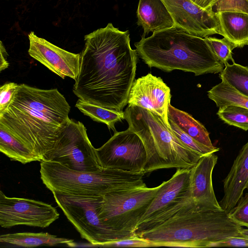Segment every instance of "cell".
<instances>
[{
    "instance_id": "484cf974",
    "label": "cell",
    "mask_w": 248,
    "mask_h": 248,
    "mask_svg": "<svg viewBox=\"0 0 248 248\" xmlns=\"http://www.w3.org/2000/svg\"><path fill=\"white\" fill-rule=\"evenodd\" d=\"M217 114L225 123L248 130V108L235 105L219 108Z\"/></svg>"
},
{
    "instance_id": "8d00e7d4",
    "label": "cell",
    "mask_w": 248,
    "mask_h": 248,
    "mask_svg": "<svg viewBox=\"0 0 248 248\" xmlns=\"http://www.w3.org/2000/svg\"><path fill=\"white\" fill-rule=\"evenodd\" d=\"M247 189H248V187H247Z\"/></svg>"
},
{
    "instance_id": "d6a6232c",
    "label": "cell",
    "mask_w": 248,
    "mask_h": 248,
    "mask_svg": "<svg viewBox=\"0 0 248 248\" xmlns=\"http://www.w3.org/2000/svg\"><path fill=\"white\" fill-rule=\"evenodd\" d=\"M248 247V237L240 236L229 237L211 246V247Z\"/></svg>"
},
{
    "instance_id": "44dd1931",
    "label": "cell",
    "mask_w": 248,
    "mask_h": 248,
    "mask_svg": "<svg viewBox=\"0 0 248 248\" xmlns=\"http://www.w3.org/2000/svg\"><path fill=\"white\" fill-rule=\"evenodd\" d=\"M168 118L183 131L198 142L212 149L217 148L213 145L209 134L205 127L189 114L170 104Z\"/></svg>"
},
{
    "instance_id": "f1b7e54d",
    "label": "cell",
    "mask_w": 248,
    "mask_h": 248,
    "mask_svg": "<svg viewBox=\"0 0 248 248\" xmlns=\"http://www.w3.org/2000/svg\"><path fill=\"white\" fill-rule=\"evenodd\" d=\"M228 215L235 223L248 228V193L241 198Z\"/></svg>"
},
{
    "instance_id": "8992f818",
    "label": "cell",
    "mask_w": 248,
    "mask_h": 248,
    "mask_svg": "<svg viewBox=\"0 0 248 248\" xmlns=\"http://www.w3.org/2000/svg\"><path fill=\"white\" fill-rule=\"evenodd\" d=\"M40 172L43 183L52 193L64 195L103 197L113 191L146 186L144 172L105 168L78 171L51 161H41Z\"/></svg>"
},
{
    "instance_id": "d4e9b609",
    "label": "cell",
    "mask_w": 248,
    "mask_h": 248,
    "mask_svg": "<svg viewBox=\"0 0 248 248\" xmlns=\"http://www.w3.org/2000/svg\"><path fill=\"white\" fill-rule=\"evenodd\" d=\"M219 77L238 93L248 97V67L235 63L225 64Z\"/></svg>"
},
{
    "instance_id": "e0dca14e",
    "label": "cell",
    "mask_w": 248,
    "mask_h": 248,
    "mask_svg": "<svg viewBox=\"0 0 248 248\" xmlns=\"http://www.w3.org/2000/svg\"><path fill=\"white\" fill-rule=\"evenodd\" d=\"M248 186V141L243 146L223 181L224 195L219 204L229 213Z\"/></svg>"
},
{
    "instance_id": "ac0fdd59",
    "label": "cell",
    "mask_w": 248,
    "mask_h": 248,
    "mask_svg": "<svg viewBox=\"0 0 248 248\" xmlns=\"http://www.w3.org/2000/svg\"><path fill=\"white\" fill-rule=\"evenodd\" d=\"M137 24L143 29L142 36L175 26L174 20L162 0H139Z\"/></svg>"
},
{
    "instance_id": "603a6c76",
    "label": "cell",
    "mask_w": 248,
    "mask_h": 248,
    "mask_svg": "<svg viewBox=\"0 0 248 248\" xmlns=\"http://www.w3.org/2000/svg\"><path fill=\"white\" fill-rule=\"evenodd\" d=\"M75 107L85 115L94 121L106 124L109 129L116 131L115 124L124 119V112L109 109L80 99L77 101Z\"/></svg>"
},
{
    "instance_id": "cb8c5ba5",
    "label": "cell",
    "mask_w": 248,
    "mask_h": 248,
    "mask_svg": "<svg viewBox=\"0 0 248 248\" xmlns=\"http://www.w3.org/2000/svg\"><path fill=\"white\" fill-rule=\"evenodd\" d=\"M208 96L218 108L235 105L248 108V97L238 93L223 81L208 91Z\"/></svg>"
},
{
    "instance_id": "30bf717a",
    "label": "cell",
    "mask_w": 248,
    "mask_h": 248,
    "mask_svg": "<svg viewBox=\"0 0 248 248\" xmlns=\"http://www.w3.org/2000/svg\"><path fill=\"white\" fill-rule=\"evenodd\" d=\"M95 152L102 168L144 173L147 160L145 146L140 137L129 128L116 132Z\"/></svg>"
},
{
    "instance_id": "4316f807",
    "label": "cell",
    "mask_w": 248,
    "mask_h": 248,
    "mask_svg": "<svg viewBox=\"0 0 248 248\" xmlns=\"http://www.w3.org/2000/svg\"><path fill=\"white\" fill-rule=\"evenodd\" d=\"M170 127L178 139L186 147L202 156L219 151V148L212 149L200 142L183 131L176 124L168 120Z\"/></svg>"
},
{
    "instance_id": "d590c367",
    "label": "cell",
    "mask_w": 248,
    "mask_h": 248,
    "mask_svg": "<svg viewBox=\"0 0 248 248\" xmlns=\"http://www.w3.org/2000/svg\"><path fill=\"white\" fill-rule=\"evenodd\" d=\"M240 236L243 237H248V228L243 229L240 232Z\"/></svg>"
},
{
    "instance_id": "5bb4252c",
    "label": "cell",
    "mask_w": 248,
    "mask_h": 248,
    "mask_svg": "<svg viewBox=\"0 0 248 248\" xmlns=\"http://www.w3.org/2000/svg\"><path fill=\"white\" fill-rule=\"evenodd\" d=\"M170 98V89L162 79L148 73L134 80L127 104L156 113L169 126L168 111Z\"/></svg>"
},
{
    "instance_id": "e575fe53",
    "label": "cell",
    "mask_w": 248,
    "mask_h": 248,
    "mask_svg": "<svg viewBox=\"0 0 248 248\" xmlns=\"http://www.w3.org/2000/svg\"><path fill=\"white\" fill-rule=\"evenodd\" d=\"M7 55L6 51L3 45L2 42H0V71L5 70L9 66V63L6 60V56Z\"/></svg>"
},
{
    "instance_id": "1f68e13d",
    "label": "cell",
    "mask_w": 248,
    "mask_h": 248,
    "mask_svg": "<svg viewBox=\"0 0 248 248\" xmlns=\"http://www.w3.org/2000/svg\"><path fill=\"white\" fill-rule=\"evenodd\" d=\"M19 85L14 82L7 83L0 88V114L11 103Z\"/></svg>"
},
{
    "instance_id": "6da1fadb",
    "label": "cell",
    "mask_w": 248,
    "mask_h": 248,
    "mask_svg": "<svg viewBox=\"0 0 248 248\" xmlns=\"http://www.w3.org/2000/svg\"><path fill=\"white\" fill-rule=\"evenodd\" d=\"M73 92L80 99L122 111L135 80L137 52L128 31L109 23L84 36Z\"/></svg>"
},
{
    "instance_id": "7c38bea8",
    "label": "cell",
    "mask_w": 248,
    "mask_h": 248,
    "mask_svg": "<svg viewBox=\"0 0 248 248\" xmlns=\"http://www.w3.org/2000/svg\"><path fill=\"white\" fill-rule=\"evenodd\" d=\"M172 17L175 26L202 38L218 34L214 11L199 7L190 0H162Z\"/></svg>"
},
{
    "instance_id": "9a60e30c",
    "label": "cell",
    "mask_w": 248,
    "mask_h": 248,
    "mask_svg": "<svg viewBox=\"0 0 248 248\" xmlns=\"http://www.w3.org/2000/svg\"><path fill=\"white\" fill-rule=\"evenodd\" d=\"M217 158L214 153L202 155L191 168V197L195 204L202 208L223 210L217 200L212 183V173Z\"/></svg>"
},
{
    "instance_id": "ffe728a7",
    "label": "cell",
    "mask_w": 248,
    "mask_h": 248,
    "mask_svg": "<svg viewBox=\"0 0 248 248\" xmlns=\"http://www.w3.org/2000/svg\"><path fill=\"white\" fill-rule=\"evenodd\" d=\"M0 242L24 248L52 246L60 244L75 247L73 239L58 237L47 232H24L3 234L0 236Z\"/></svg>"
},
{
    "instance_id": "83f0119b",
    "label": "cell",
    "mask_w": 248,
    "mask_h": 248,
    "mask_svg": "<svg viewBox=\"0 0 248 248\" xmlns=\"http://www.w3.org/2000/svg\"><path fill=\"white\" fill-rule=\"evenodd\" d=\"M204 38L214 54L224 65L229 61L234 62L232 56V51L234 48L226 39L209 36Z\"/></svg>"
},
{
    "instance_id": "4dcf8cb0",
    "label": "cell",
    "mask_w": 248,
    "mask_h": 248,
    "mask_svg": "<svg viewBox=\"0 0 248 248\" xmlns=\"http://www.w3.org/2000/svg\"><path fill=\"white\" fill-rule=\"evenodd\" d=\"M214 7H216L215 13L221 11L248 13V0H219Z\"/></svg>"
},
{
    "instance_id": "7402d4cb",
    "label": "cell",
    "mask_w": 248,
    "mask_h": 248,
    "mask_svg": "<svg viewBox=\"0 0 248 248\" xmlns=\"http://www.w3.org/2000/svg\"><path fill=\"white\" fill-rule=\"evenodd\" d=\"M0 151L12 160L26 164L40 159L25 145L0 125Z\"/></svg>"
},
{
    "instance_id": "3957f363",
    "label": "cell",
    "mask_w": 248,
    "mask_h": 248,
    "mask_svg": "<svg viewBox=\"0 0 248 248\" xmlns=\"http://www.w3.org/2000/svg\"><path fill=\"white\" fill-rule=\"evenodd\" d=\"M70 108L57 89H41L22 84L10 105L0 114V125L42 161L70 121Z\"/></svg>"
},
{
    "instance_id": "7a4b0ae2",
    "label": "cell",
    "mask_w": 248,
    "mask_h": 248,
    "mask_svg": "<svg viewBox=\"0 0 248 248\" xmlns=\"http://www.w3.org/2000/svg\"><path fill=\"white\" fill-rule=\"evenodd\" d=\"M242 229L223 210L202 208L190 197L139 224L135 232L153 247L209 248L240 236Z\"/></svg>"
},
{
    "instance_id": "f546056e",
    "label": "cell",
    "mask_w": 248,
    "mask_h": 248,
    "mask_svg": "<svg viewBox=\"0 0 248 248\" xmlns=\"http://www.w3.org/2000/svg\"><path fill=\"white\" fill-rule=\"evenodd\" d=\"M102 247H151L152 243L136 234L134 235L119 240L104 244Z\"/></svg>"
},
{
    "instance_id": "277c9868",
    "label": "cell",
    "mask_w": 248,
    "mask_h": 248,
    "mask_svg": "<svg viewBox=\"0 0 248 248\" xmlns=\"http://www.w3.org/2000/svg\"><path fill=\"white\" fill-rule=\"evenodd\" d=\"M138 55L150 67L166 72L181 70L195 76L220 73L224 64L204 38L176 26L153 33L135 43Z\"/></svg>"
},
{
    "instance_id": "ba28073f",
    "label": "cell",
    "mask_w": 248,
    "mask_h": 248,
    "mask_svg": "<svg viewBox=\"0 0 248 248\" xmlns=\"http://www.w3.org/2000/svg\"><path fill=\"white\" fill-rule=\"evenodd\" d=\"M161 184L113 191L105 195L98 211L102 222L110 229L135 232Z\"/></svg>"
},
{
    "instance_id": "52a82bcc",
    "label": "cell",
    "mask_w": 248,
    "mask_h": 248,
    "mask_svg": "<svg viewBox=\"0 0 248 248\" xmlns=\"http://www.w3.org/2000/svg\"><path fill=\"white\" fill-rule=\"evenodd\" d=\"M58 206L81 238L93 246L105 244L132 236L135 232L113 230L104 224L98 216L103 198L68 196L53 193Z\"/></svg>"
},
{
    "instance_id": "4fadbf2b",
    "label": "cell",
    "mask_w": 248,
    "mask_h": 248,
    "mask_svg": "<svg viewBox=\"0 0 248 248\" xmlns=\"http://www.w3.org/2000/svg\"><path fill=\"white\" fill-rule=\"evenodd\" d=\"M28 37L29 55L62 78L77 79L80 54L63 49L31 32Z\"/></svg>"
},
{
    "instance_id": "5b68a950",
    "label": "cell",
    "mask_w": 248,
    "mask_h": 248,
    "mask_svg": "<svg viewBox=\"0 0 248 248\" xmlns=\"http://www.w3.org/2000/svg\"><path fill=\"white\" fill-rule=\"evenodd\" d=\"M124 115L128 128L140 137L145 146V174L162 169H190L202 156L184 145L156 113L128 106Z\"/></svg>"
},
{
    "instance_id": "2e32d148",
    "label": "cell",
    "mask_w": 248,
    "mask_h": 248,
    "mask_svg": "<svg viewBox=\"0 0 248 248\" xmlns=\"http://www.w3.org/2000/svg\"><path fill=\"white\" fill-rule=\"evenodd\" d=\"M190 171L191 168H178L170 179L161 184V186L138 225L180 201L191 197Z\"/></svg>"
},
{
    "instance_id": "d6986e66",
    "label": "cell",
    "mask_w": 248,
    "mask_h": 248,
    "mask_svg": "<svg viewBox=\"0 0 248 248\" xmlns=\"http://www.w3.org/2000/svg\"><path fill=\"white\" fill-rule=\"evenodd\" d=\"M218 25V34L234 47L248 45V13L221 11L215 13Z\"/></svg>"
},
{
    "instance_id": "8fae6325",
    "label": "cell",
    "mask_w": 248,
    "mask_h": 248,
    "mask_svg": "<svg viewBox=\"0 0 248 248\" xmlns=\"http://www.w3.org/2000/svg\"><path fill=\"white\" fill-rule=\"evenodd\" d=\"M59 216L56 208L49 204L30 199L9 197L0 191V225L2 228L26 225L45 228Z\"/></svg>"
},
{
    "instance_id": "836d02e7",
    "label": "cell",
    "mask_w": 248,
    "mask_h": 248,
    "mask_svg": "<svg viewBox=\"0 0 248 248\" xmlns=\"http://www.w3.org/2000/svg\"><path fill=\"white\" fill-rule=\"evenodd\" d=\"M203 9L214 11L213 8L219 0H190Z\"/></svg>"
},
{
    "instance_id": "9c48e42d",
    "label": "cell",
    "mask_w": 248,
    "mask_h": 248,
    "mask_svg": "<svg viewBox=\"0 0 248 248\" xmlns=\"http://www.w3.org/2000/svg\"><path fill=\"white\" fill-rule=\"evenodd\" d=\"M42 161L57 162L78 171H93L102 168L85 126L72 119L61 129L53 147Z\"/></svg>"
}]
</instances>
